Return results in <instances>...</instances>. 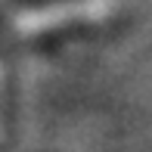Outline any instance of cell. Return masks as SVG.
Returning <instances> with one entry per match:
<instances>
[{"instance_id": "cell-1", "label": "cell", "mask_w": 152, "mask_h": 152, "mask_svg": "<svg viewBox=\"0 0 152 152\" xmlns=\"http://www.w3.org/2000/svg\"><path fill=\"white\" fill-rule=\"evenodd\" d=\"M0 134H3V118H0Z\"/></svg>"}]
</instances>
